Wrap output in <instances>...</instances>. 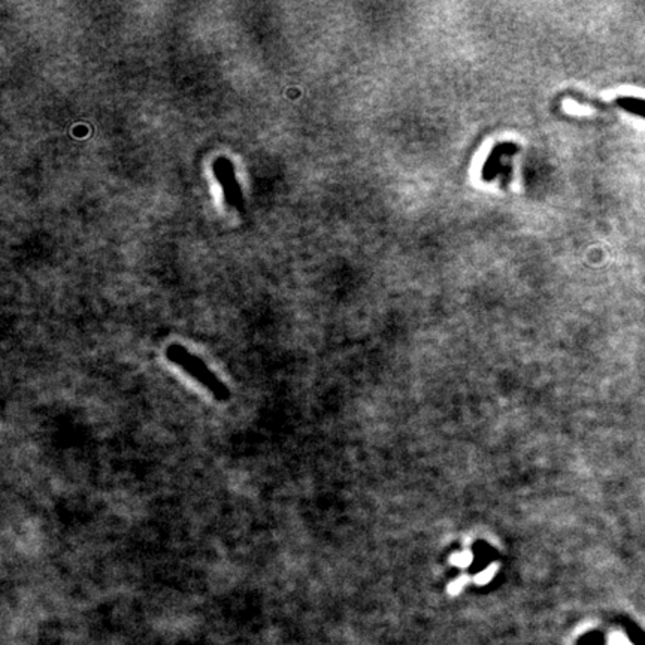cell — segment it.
<instances>
[{
  "instance_id": "6da1fadb",
  "label": "cell",
  "mask_w": 645,
  "mask_h": 645,
  "mask_svg": "<svg viewBox=\"0 0 645 645\" xmlns=\"http://www.w3.org/2000/svg\"><path fill=\"white\" fill-rule=\"evenodd\" d=\"M166 358L175 366L181 367L187 375L195 378L200 386L205 387L215 400L227 402L230 400V390L220 377L214 372V370L202 360V358L191 351H188L185 346L172 344L166 348Z\"/></svg>"
},
{
  "instance_id": "7a4b0ae2",
  "label": "cell",
  "mask_w": 645,
  "mask_h": 645,
  "mask_svg": "<svg viewBox=\"0 0 645 645\" xmlns=\"http://www.w3.org/2000/svg\"><path fill=\"white\" fill-rule=\"evenodd\" d=\"M214 172L219 176L226 200L229 202V205L239 208V203H241V190H239L236 184L232 163L226 159H219L217 163L214 164Z\"/></svg>"
},
{
  "instance_id": "3957f363",
  "label": "cell",
  "mask_w": 645,
  "mask_h": 645,
  "mask_svg": "<svg viewBox=\"0 0 645 645\" xmlns=\"http://www.w3.org/2000/svg\"><path fill=\"white\" fill-rule=\"evenodd\" d=\"M617 105L620 107H623L625 111L635 114L638 117L645 118V100L637 99V98H620L617 99Z\"/></svg>"
},
{
  "instance_id": "277c9868",
  "label": "cell",
  "mask_w": 645,
  "mask_h": 645,
  "mask_svg": "<svg viewBox=\"0 0 645 645\" xmlns=\"http://www.w3.org/2000/svg\"><path fill=\"white\" fill-rule=\"evenodd\" d=\"M471 561V553H459L452 557V563H456V565H460V566H464V565H468Z\"/></svg>"
},
{
  "instance_id": "5b68a950",
  "label": "cell",
  "mask_w": 645,
  "mask_h": 645,
  "mask_svg": "<svg viewBox=\"0 0 645 645\" xmlns=\"http://www.w3.org/2000/svg\"><path fill=\"white\" fill-rule=\"evenodd\" d=\"M495 568H496V566H493L492 569H487V571L484 572V575L478 577V578H476V581H480V582H486V581H488L490 578H492V575H493V571H495Z\"/></svg>"
}]
</instances>
